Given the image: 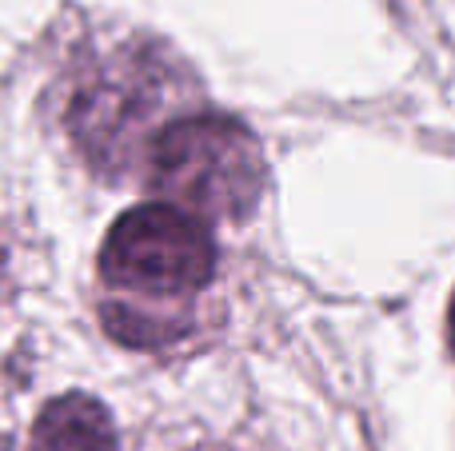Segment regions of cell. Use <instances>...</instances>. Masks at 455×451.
<instances>
[{
	"mask_svg": "<svg viewBox=\"0 0 455 451\" xmlns=\"http://www.w3.org/2000/svg\"><path fill=\"white\" fill-rule=\"evenodd\" d=\"M188 92H196L188 64L148 40H124L80 68L64 128L96 172L120 176L148 164L156 136L184 116Z\"/></svg>",
	"mask_w": 455,
	"mask_h": 451,
	"instance_id": "obj_2",
	"label": "cell"
},
{
	"mask_svg": "<svg viewBox=\"0 0 455 451\" xmlns=\"http://www.w3.org/2000/svg\"><path fill=\"white\" fill-rule=\"evenodd\" d=\"M212 276L216 240L204 216L168 200L128 208L100 244V280L120 296V308L104 304L108 332L132 348L176 340L184 320L164 308L200 296Z\"/></svg>",
	"mask_w": 455,
	"mask_h": 451,
	"instance_id": "obj_1",
	"label": "cell"
},
{
	"mask_svg": "<svg viewBox=\"0 0 455 451\" xmlns=\"http://www.w3.org/2000/svg\"><path fill=\"white\" fill-rule=\"evenodd\" d=\"M148 188L204 220L251 216L267 180L256 132L228 112H184L148 152Z\"/></svg>",
	"mask_w": 455,
	"mask_h": 451,
	"instance_id": "obj_3",
	"label": "cell"
},
{
	"mask_svg": "<svg viewBox=\"0 0 455 451\" xmlns=\"http://www.w3.org/2000/svg\"><path fill=\"white\" fill-rule=\"evenodd\" d=\"M448 340H451V352H455V296H451V308H448Z\"/></svg>",
	"mask_w": 455,
	"mask_h": 451,
	"instance_id": "obj_5",
	"label": "cell"
},
{
	"mask_svg": "<svg viewBox=\"0 0 455 451\" xmlns=\"http://www.w3.org/2000/svg\"><path fill=\"white\" fill-rule=\"evenodd\" d=\"M32 451H116V423L100 400L68 392L40 407Z\"/></svg>",
	"mask_w": 455,
	"mask_h": 451,
	"instance_id": "obj_4",
	"label": "cell"
}]
</instances>
